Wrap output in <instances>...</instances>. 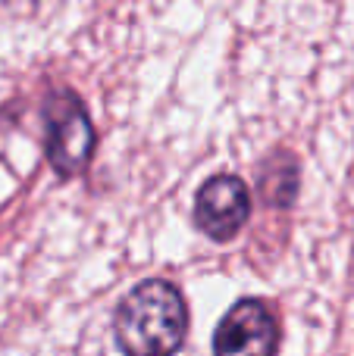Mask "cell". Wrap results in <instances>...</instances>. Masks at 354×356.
<instances>
[{"label":"cell","mask_w":354,"mask_h":356,"mask_svg":"<svg viewBox=\"0 0 354 356\" xmlns=\"http://www.w3.org/2000/svg\"><path fill=\"white\" fill-rule=\"evenodd\" d=\"M182 294L163 278L141 282L116 309V344L125 356H173L185 338Z\"/></svg>","instance_id":"6da1fadb"},{"label":"cell","mask_w":354,"mask_h":356,"mask_svg":"<svg viewBox=\"0 0 354 356\" xmlns=\"http://www.w3.org/2000/svg\"><path fill=\"white\" fill-rule=\"evenodd\" d=\"M47 119V156L56 175L69 178L88 166L94 150V129L75 94L60 91L44 106Z\"/></svg>","instance_id":"7a4b0ae2"},{"label":"cell","mask_w":354,"mask_h":356,"mask_svg":"<svg viewBox=\"0 0 354 356\" xmlns=\"http://www.w3.org/2000/svg\"><path fill=\"white\" fill-rule=\"evenodd\" d=\"M279 325L263 300H238L220 319L213 334V356H276Z\"/></svg>","instance_id":"3957f363"},{"label":"cell","mask_w":354,"mask_h":356,"mask_svg":"<svg viewBox=\"0 0 354 356\" xmlns=\"http://www.w3.org/2000/svg\"><path fill=\"white\" fill-rule=\"evenodd\" d=\"M251 216V194L242 178L213 175L194 197V222L213 241H229Z\"/></svg>","instance_id":"277c9868"}]
</instances>
